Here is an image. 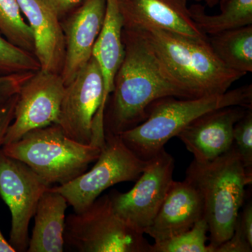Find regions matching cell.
<instances>
[{
    "label": "cell",
    "mask_w": 252,
    "mask_h": 252,
    "mask_svg": "<svg viewBox=\"0 0 252 252\" xmlns=\"http://www.w3.org/2000/svg\"><path fill=\"white\" fill-rule=\"evenodd\" d=\"M233 146L247 173L252 177V107L235 124Z\"/></svg>",
    "instance_id": "23"
},
{
    "label": "cell",
    "mask_w": 252,
    "mask_h": 252,
    "mask_svg": "<svg viewBox=\"0 0 252 252\" xmlns=\"http://www.w3.org/2000/svg\"><path fill=\"white\" fill-rule=\"evenodd\" d=\"M148 162L136 155L119 135L106 134L100 154L89 171L51 188L62 194L74 212H81L106 189L122 182H135Z\"/></svg>",
    "instance_id": "7"
},
{
    "label": "cell",
    "mask_w": 252,
    "mask_h": 252,
    "mask_svg": "<svg viewBox=\"0 0 252 252\" xmlns=\"http://www.w3.org/2000/svg\"><path fill=\"white\" fill-rule=\"evenodd\" d=\"M208 41L225 67L244 75L252 72V25L208 36Z\"/></svg>",
    "instance_id": "19"
},
{
    "label": "cell",
    "mask_w": 252,
    "mask_h": 252,
    "mask_svg": "<svg viewBox=\"0 0 252 252\" xmlns=\"http://www.w3.org/2000/svg\"><path fill=\"white\" fill-rule=\"evenodd\" d=\"M0 252H16V250L11 246L9 242L4 238L1 229H0Z\"/></svg>",
    "instance_id": "28"
},
{
    "label": "cell",
    "mask_w": 252,
    "mask_h": 252,
    "mask_svg": "<svg viewBox=\"0 0 252 252\" xmlns=\"http://www.w3.org/2000/svg\"><path fill=\"white\" fill-rule=\"evenodd\" d=\"M64 89L61 74L41 69L33 73L18 93L14 119L3 145L19 140L29 131L57 124Z\"/></svg>",
    "instance_id": "11"
},
{
    "label": "cell",
    "mask_w": 252,
    "mask_h": 252,
    "mask_svg": "<svg viewBox=\"0 0 252 252\" xmlns=\"http://www.w3.org/2000/svg\"><path fill=\"white\" fill-rule=\"evenodd\" d=\"M230 106L252 107V84L224 94L195 98L167 97L158 99L149 106L143 122L119 135L136 155L148 160L195 119Z\"/></svg>",
    "instance_id": "3"
},
{
    "label": "cell",
    "mask_w": 252,
    "mask_h": 252,
    "mask_svg": "<svg viewBox=\"0 0 252 252\" xmlns=\"http://www.w3.org/2000/svg\"><path fill=\"white\" fill-rule=\"evenodd\" d=\"M40 69L34 54L14 45L0 34V76L35 72Z\"/></svg>",
    "instance_id": "22"
},
{
    "label": "cell",
    "mask_w": 252,
    "mask_h": 252,
    "mask_svg": "<svg viewBox=\"0 0 252 252\" xmlns=\"http://www.w3.org/2000/svg\"><path fill=\"white\" fill-rule=\"evenodd\" d=\"M18 94L0 99V151L4 144L5 135L14 119Z\"/></svg>",
    "instance_id": "24"
},
{
    "label": "cell",
    "mask_w": 252,
    "mask_h": 252,
    "mask_svg": "<svg viewBox=\"0 0 252 252\" xmlns=\"http://www.w3.org/2000/svg\"><path fill=\"white\" fill-rule=\"evenodd\" d=\"M220 13L207 14L205 6L192 4L190 16L207 36L252 25V0H220Z\"/></svg>",
    "instance_id": "18"
},
{
    "label": "cell",
    "mask_w": 252,
    "mask_h": 252,
    "mask_svg": "<svg viewBox=\"0 0 252 252\" xmlns=\"http://www.w3.org/2000/svg\"><path fill=\"white\" fill-rule=\"evenodd\" d=\"M32 31L34 56L41 70L61 74L65 44L61 21L41 0H17Z\"/></svg>",
    "instance_id": "16"
},
{
    "label": "cell",
    "mask_w": 252,
    "mask_h": 252,
    "mask_svg": "<svg viewBox=\"0 0 252 252\" xmlns=\"http://www.w3.org/2000/svg\"><path fill=\"white\" fill-rule=\"evenodd\" d=\"M208 224L202 217L190 228L160 243L152 245V252H215L211 245H207Z\"/></svg>",
    "instance_id": "21"
},
{
    "label": "cell",
    "mask_w": 252,
    "mask_h": 252,
    "mask_svg": "<svg viewBox=\"0 0 252 252\" xmlns=\"http://www.w3.org/2000/svg\"><path fill=\"white\" fill-rule=\"evenodd\" d=\"M186 180L197 189L203 200L204 217L210 233V245L216 249L233 235L252 177L245 170L233 146L209 162L193 160Z\"/></svg>",
    "instance_id": "4"
},
{
    "label": "cell",
    "mask_w": 252,
    "mask_h": 252,
    "mask_svg": "<svg viewBox=\"0 0 252 252\" xmlns=\"http://www.w3.org/2000/svg\"><path fill=\"white\" fill-rule=\"evenodd\" d=\"M234 229L252 245V203L249 202L239 212Z\"/></svg>",
    "instance_id": "26"
},
{
    "label": "cell",
    "mask_w": 252,
    "mask_h": 252,
    "mask_svg": "<svg viewBox=\"0 0 252 252\" xmlns=\"http://www.w3.org/2000/svg\"><path fill=\"white\" fill-rule=\"evenodd\" d=\"M105 109L102 74L92 56L65 86L56 124L73 140L102 148L105 142Z\"/></svg>",
    "instance_id": "8"
},
{
    "label": "cell",
    "mask_w": 252,
    "mask_h": 252,
    "mask_svg": "<svg viewBox=\"0 0 252 252\" xmlns=\"http://www.w3.org/2000/svg\"><path fill=\"white\" fill-rule=\"evenodd\" d=\"M60 21L81 4L82 0H41Z\"/></svg>",
    "instance_id": "27"
},
{
    "label": "cell",
    "mask_w": 252,
    "mask_h": 252,
    "mask_svg": "<svg viewBox=\"0 0 252 252\" xmlns=\"http://www.w3.org/2000/svg\"><path fill=\"white\" fill-rule=\"evenodd\" d=\"M132 31L138 32L148 43L169 75L189 98L224 94L245 76L225 67L212 51L208 39L153 27Z\"/></svg>",
    "instance_id": "2"
},
{
    "label": "cell",
    "mask_w": 252,
    "mask_h": 252,
    "mask_svg": "<svg viewBox=\"0 0 252 252\" xmlns=\"http://www.w3.org/2000/svg\"><path fill=\"white\" fill-rule=\"evenodd\" d=\"M248 109L230 106L212 111L195 119L176 137L193 154L194 160L211 161L231 148L235 124Z\"/></svg>",
    "instance_id": "13"
},
{
    "label": "cell",
    "mask_w": 252,
    "mask_h": 252,
    "mask_svg": "<svg viewBox=\"0 0 252 252\" xmlns=\"http://www.w3.org/2000/svg\"><path fill=\"white\" fill-rule=\"evenodd\" d=\"M175 160L162 149L144 168L129 191L112 190L109 194L113 208L129 226L144 234L152 224L173 182Z\"/></svg>",
    "instance_id": "9"
},
{
    "label": "cell",
    "mask_w": 252,
    "mask_h": 252,
    "mask_svg": "<svg viewBox=\"0 0 252 252\" xmlns=\"http://www.w3.org/2000/svg\"><path fill=\"white\" fill-rule=\"evenodd\" d=\"M107 0H82L61 21L65 56L61 77L65 86L90 61L105 17Z\"/></svg>",
    "instance_id": "12"
},
{
    "label": "cell",
    "mask_w": 252,
    "mask_h": 252,
    "mask_svg": "<svg viewBox=\"0 0 252 252\" xmlns=\"http://www.w3.org/2000/svg\"><path fill=\"white\" fill-rule=\"evenodd\" d=\"M50 186L26 164L0 151V196L11 216L9 243L16 252H27L29 226L36 207Z\"/></svg>",
    "instance_id": "10"
},
{
    "label": "cell",
    "mask_w": 252,
    "mask_h": 252,
    "mask_svg": "<svg viewBox=\"0 0 252 252\" xmlns=\"http://www.w3.org/2000/svg\"><path fill=\"white\" fill-rule=\"evenodd\" d=\"M67 200L50 187L41 197L28 252H63L64 246Z\"/></svg>",
    "instance_id": "17"
},
{
    "label": "cell",
    "mask_w": 252,
    "mask_h": 252,
    "mask_svg": "<svg viewBox=\"0 0 252 252\" xmlns=\"http://www.w3.org/2000/svg\"><path fill=\"white\" fill-rule=\"evenodd\" d=\"M0 34L11 44L34 55L32 31L17 0H0Z\"/></svg>",
    "instance_id": "20"
},
{
    "label": "cell",
    "mask_w": 252,
    "mask_h": 252,
    "mask_svg": "<svg viewBox=\"0 0 252 252\" xmlns=\"http://www.w3.org/2000/svg\"><path fill=\"white\" fill-rule=\"evenodd\" d=\"M184 1H187V2H188L189 1H196V2L198 3L203 2L205 3L207 6H208L209 7L213 8L214 6L219 4L220 0H184Z\"/></svg>",
    "instance_id": "29"
},
{
    "label": "cell",
    "mask_w": 252,
    "mask_h": 252,
    "mask_svg": "<svg viewBox=\"0 0 252 252\" xmlns=\"http://www.w3.org/2000/svg\"><path fill=\"white\" fill-rule=\"evenodd\" d=\"M204 217L203 200L187 180L172 182L152 224L144 231L155 240L165 241L190 229Z\"/></svg>",
    "instance_id": "15"
},
{
    "label": "cell",
    "mask_w": 252,
    "mask_h": 252,
    "mask_svg": "<svg viewBox=\"0 0 252 252\" xmlns=\"http://www.w3.org/2000/svg\"><path fill=\"white\" fill-rule=\"evenodd\" d=\"M101 149L73 140L61 126L52 124L29 131L19 140L3 145L1 151L27 165L51 187L82 175L96 161Z\"/></svg>",
    "instance_id": "5"
},
{
    "label": "cell",
    "mask_w": 252,
    "mask_h": 252,
    "mask_svg": "<svg viewBox=\"0 0 252 252\" xmlns=\"http://www.w3.org/2000/svg\"><path fill=\"white\" fill-rule=\"evenodd\" d=\"M64 237V243L80 252H152L143 233L118 216L109 194L68 215Z\"/></svg>",
    "instance_id": "6"
},
{
    "label": "cell",
    "mask_w": 252,
    "mask_h": 252,
    "mask_svg": "<svg viewBox=\"0 0 252 252\" xmlns=\"http://www.w3.org/2000/svg\"><path fill=\"white\" fill-rule=\"evenodd\" d=\"M124 29L158 28L195 39H208L190 16L184 0H117Z\"/></svg>",
    "instance_id": "14"
},
{
    "label": "cell",
    "mask_w": 252,
    "mask_h": 252,
    "mask_svg": "<svg viewBox=\"0 0 252 252\" xmlns=\"http://www.w3.org/2000/svg\"><path fill=\"white\" fill-rule=\"evenodd\" d=\"M122 38L125 54L104 112L105 135H119L138 126L158 99L189 98L138 32L123 29Z\"/></svg>",
    "instance_id": "1"
},
{
    "label": "cell",
    "mask_w": 252,
    "mask_h": 252,
    "mask_svg": "<svg viewBox=\"0 0 252 252\" xmlns=\"http://www.w3.org/2000/svg\"><path fill=\"white\" fill-rule=\"evenodd\" d=\"M34 72H25L11 75L0 76V99L19 93L22 86Z\"/></svg>",
    "instance_id": "25"
}]
</instances>
